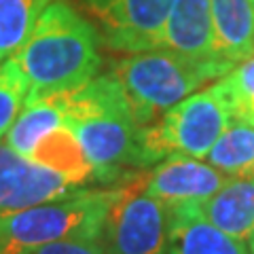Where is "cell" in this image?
<instances>
[{
  "mask_svg": "<svg viewBox=\"0 0 254 254\" xmlns=\"http://www.w3.org/2000/svg\"><path fill=\"white\" fill-rule=\"evenodd\" d=\"M216 58L235 68L254 55L252 0H210Z\"/></svg>",
  "mask_w": 254,
  "mask_h": 254,
  "instance_id": "obj_13",
  "label": "cell"
},
{
  "mask_svg": "<svg viewBox=\"0 0 254 254\" xmlns=\"http://www.w3.org/2000/svg\"><path fill=\"white\" fill-rule=\"evenodd\" d=\"M64 125L78 138L100 185L115 187L138 170H148L123 91L110 74L95 76L74 91L60 93Z\"/></svg>",
  "mask_w": 254,
  "mask_h": 254,
  "instance_id": "obj_1",
  "label": "cell"
},
{
  "mask_svg": "<svg viewBox=\"0 0 254 254\" xmlns=\"http://www.w3.org/2000/svg\"><path fill=\"white\" fill-rule=\"evenodd\" d=\"M81 189L62 174L43 168L0 144V216L32 205L62 199Z\"/></svg>",
  "mask_w": 254,
  "mask_h": 254,
  "instance_id": "obj_8",
  "label": "cell"
},
{
  "mask_svg": "<svg viewBox=\"0 0 254 254\" xmlns=\"http://www.w3.org/2000/svg\"><path fill=\"white\" fill-rule=\"evenodd\" d=\"M231 180L210 163L193 157H168L148 170L144 193L168 208L193 205L208 199Z\"/></svg>",
  "mask_w": 254,
  "mask_h": 254,
  "instance_id": "obj_9",
  "label": "cell"
},
{
  "mask_svg": "<svg viewBox=\"0 0 254 254\" xmlns=\"http://www.w3.org/2000/svg\"><path fill=\"white\" fill-rule=\"evenodd\" d=\"M170 254H248L246 242L218 231L195 212L193 205L168 208Z\"/></svg>",
  "mask_w": 254,
  "mask_h": 254,
  "instance_id": "obj_12",
  "label": "cell"
},
{
  "mask_svg": "<svg viewBox=\"0 0 254 254\" xmlns=\"http://www.w3.org/2000/svg\"><path fill=\"white\" fill-rule=\"evenodd\" d=\"M252 2H254V0H252Z\"/></svg>",
  "mask_w": 254,
  "mask_h": 254,
  "instance_id": "obj_22",
  "label": "cell"
},
{
  "mask_svg": "<svg viewBox=\"0 0 254 254\" xmlns=\"http://www.w3.org/2000/svg\"><path fill=\"white\" fill-rule=\"evenodd\" d=\"M231 123L233 117L214 85L190 93L155 123L140 129L148 168L168 157H205Z\"/></svg>",
  "mask_w": 254,
  "mask_h": 254,
  "instance_id": "obj_5",
  "label": "cell"
},
{
  "mask_svg": "<svg viewBox=\"0 0 254 254\" xmlns=\"http://www.w3.org/2000/svg\"><path fill=\"white\" fill-rule=\"evenodd\" d=\"M51 2L53 0H0V64L19 51Z\"/></svg>",
  "mask_w": 254,
  "mask_h": 254,
  "instance_id": "obj_17",
  "label": "cell"
},
{
  "mask_svg": "<svg viewBox=\"0 0 254 254\" xmlns=\"http://www.w3.org/2000/svg\"><path fill=\"white\" fill-rule=\"evenodd\" d=\"M159 49H170L195 62H220L214 49L210 0H174L161 30Z\"/></svg>",
  "mask_w": 254,
  "mask_h": 254,
  "instance_id": "obj_10",
  "label": "cell"
},
{
  "mask_svg": "<svg viewBox=\"0 0 254 254\" xmlns=\"http://www.w3.org/2000/svg\"><path fill=\"white\" fill-rule=\"evenodd\" d=\"M208 163L229 178L254 176V125L233 121L210 148Z\"/></svg>",
  "mask_w": 254,
  "mask_h": 254,
  "instance_id": "obj_16",
  "label": "cell"
},
{
  "mask_svg": "<svg viewBox=\"0 0 254 254\" xmlns=\"http://www.w3.org/2000/svg\"><path fill=\"white\" fill-rule=\"evenodd\" d=\"M148 170L119 182V197L106 220V254H168V212L144 193Z\"/></svg>",
  "mask_w": 254,
  "mask_h": 254,
  "instance_id": "obj_6",
  "label": "cell"
},
{
  "mask_svg": "<svg viewBox=\"0 0 254 254\" xmlns=\"http://www.w3.org/2000/svg\"><path fill=\"white\" fill-rule=\"evenodd\" d=\"M229 70L220 62H195L170 49H148L115 60L108 74L121 87L133 121L146 127L201 85L216 83Z\"/></svg>",
  "mask_w": 254,
  "mask_h": 254,
  "instance_id": "obj_3",
  "label": "cell"
},
{
  "mask_svg": "<svg viewBox=\"0 0 254 254\" xmlns=\"http://www.w3.org/2000/svg\"><path fill=\"white\" fill-rule=\"evenodd\" d=\"M119 187L81 189L62 199L0 216V254H32L53 242L104 237Z\"/></svg>",
  "mask_w": 254,
  "mask_h": 254,
  "instance_id": "obj_4",
  "label": "cell"
},
{
  "mask_svg": "<svg viewBox=\"0 0 254 254\" xmlns=\"http://www.w3.org/2000/svg\"><path fill=\"white\" fill-rule=\"evenodd\" d=\"M32 254H106V248L104 237H72L43 246Z\"/></svg>",
  "mask_w": 254,
  "mask_h": 254,
  "instance_id": "obj_20",
  "label": "cell"
},
{
  "mask_svg": "<svg viewBox=\"0 0 254 254\" xmlns=\"http://www.w3.org/2000/svg\"><path fill=\"white\" fill-rule=\"evenodd\" d=\"M64 125V113L60 95L26 98L17 119L13 121L4 136V144L17 155L30 159L36 142L55 127Z\"/></svg>",
  "mask_w": 254,
  "mask_h": 254,
  "instance_id": "obj_15",
  "label": "cell"
},
{
  "mask_svg": "<svg viewBox=\"0 0 254 254\" xmlns=\"http://www.w3.org/2000/svg\"><path fill=\"white\" fill-rule=\"evenodd\" d=\"M193 208L218 231L248 242L254 235V176L231 178L208 199L193 203Z\"/></svg>",
  "mask_w": 254,
  "mask_h": 254,
  "instance_id": "obj_11",
  "label": "cell"
},
{
  "mask_svg": "<svg viewBox=\"0 0 254 254\" xmlns=\"http://www.w3.org/2000/svg\"><path fill=\"white\" fill-rule=\"evenodd\" d=\"M30 159L38 165H43V168L62 174L64 178H68L78 187H87L89 180H95L93 168L85 155L81 142L66 125L55 127L53 131L38 140L36 146L32 148Z\"/></svg>",
  "mask_w": 254,
  "mask_h": 254,
  "instance_id": "obj_14",
  "label": "cell"
},
{
  "mask_svg": "<svg viewBox=\"0 0 254 254\" xmlns=\"http://www.w3.org/2000/svg\"><path fill=\"white\" fill-rule=\"evenodd\" d=\"M113 51L159 49L161 30L174 0H76Z\"/></svg>",
  "mask_w": 254,
  "mask_h": 254,
  "instance_id": "obj_7",
  "label": "cell"
},
{
  "mask_svg": "<svg viewBox=\"0 0 254 254\" xmlns=\"http://www.w3.org/2000/svg\"><path fill=\"white\" fill-rule=\"evenodd\" d=\"M11 58L28 78V98L68 93L98 74L100 34L72 4L53 0Z\"/></svg>",
  "mask_w": 254,
  "mask_h": 254,
  "instance_id": "obj_2",
  "label": "cell"
},
{
  "mask_svg": "<svg viewBox=\"0 0 254 254\" xmlns=\"http://www.w3.org/2000/svg\"><path fill=\"white\" fill-rule=\"evenodd\" d=\"M248 254H254V235L248 240Z\"/></svg>",
  "mask_w": 254,
  "mask_h": 254,
  "instance_id": "obj_21",
  "label": "cell"
},
{
  "mask_svg": "<svg viewBox=\"0 0 254 254\" xmlns=\"http://www.w3.org/2000/svg\"><path fill=\"white\" fill-rule=\"evenodd\" d=\"M233 121L254 125V55L214 83Z\"/></svg>",
  "mask_w": 254,
  "mask_h": 254,
  "instance_id": "obj_18",
  "label": "cell"
},
{
  "mask_svg": "<svg viewBox=\"0 0 254 254\" xmlns=\"http://www.w3.org/2000/svg\"><path fill=\"white\" fill-rule=\"evenodd\" d=\"M168 254H170V252H168Z\"/></svg>",
  "mask_w": 254,
  "mask_h": 254,
  "instance_id": "obj_23",
  "label": "cell"
},
{
  "mask_svg": "<svg viewBox=\"0 0 254 254\" xmlns=\"http://www.w3.org/2000/svg\"><path fill=\"white\" fill-rule=\"evenodd\" d=\"M30 93V85L21 68L13 58L0 64V140L6 136L9 127L17 119Z\"/></svg>",
  "mask_w": 254,
  "mask_h": 254,
  "instance_id": "obj_19",
  "label": "cell"
}]
</instances>
